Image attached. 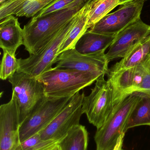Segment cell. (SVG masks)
Masks as SVG:
<instances>
[{
	"label": "cell",
	"mask_w": 150,
	"mask_h": 150,
	"mask_svg": "<svg viewBox=\"0 0 150 150\" xmlns=\"http://www.w3.org/2000/svg\"><path fill=\"white\" fill-rule=\"evenodd\" d=\"M0 21V47L3 51L16 55L18 48L23 44V29L14 15L8 16Z\"/></svg>",
	"instance_id": "14"
},
{
	"label": "cell",
	"mask_w": 150,
	"mask_h": 150,
	"mask_svg": "<svg viewBox=\"0 0 150 150\" xmlns=\"http://www.w3.org/2000/svg\"><path fill=\"white\" fill-rule=\"evenodd\" d=\"M7 1V0H0V4L5 2Z\"/></svg>",
	"instance_id": "29"
},
{
	"label": "cell",
	"mask_w": 150,
	"mask_h": 150,
	"mask_svg": "<svg viewBox=\"0 0 150 150\" xmlns=\"http://www.w3.org/2000/svg\"><path fill=\"white\" fill-rule=\"evenodd\" d=\"M115 36L95 33L88 30L77 41L75 49L84 54L105 52L112 45Z\"/></svg>",
	"instance_id": "16"
},
{
	"label": "cell",
	"mask_w": 150,
	"mask_h": 150,
	"mask_svg": "<svg viewBox=\"0 0 150 150\" xmlns=\"http://www.w3.org/2000/svg\"><path fill=\"white\" fill-rule=\"evenodd\" d=\"M141 126H150V96L143 93L130 114L125 133L130 129Z\"/></svg>",
	"instance_id": "18"
},
{
	"label": "cell",
	"mask_w": 150,
	"mask_h": 150,
	"mask_svg": "<svg viewBox=\"0 0 150 150\" xmlns=\"http://www.w3.org/2000/svg\"><path fill=\"white\" fill-rule=\"evenodd\" d=\"M107 80L113 89V109L134 93L150 96V54L134 67L112 71L109 70Z\"/></svg>",
	"instance_id": "3"
},
{
	"label": "cell",
	"mask_w": 150,
	"mask_h": 150,
	"mask_svg": "<svg viewBox=\"0 0 150 150\" xmlns=\"http://www.w3.org/2000/svg\"><path fill=\"white\" fill-rule=\"evenodd\" d=\"M144 0H138L124 4L92 26L89 30L104 35L116 36L132 23L141 18Z\"/></svg>",
	"instance_id": "10"
},
{
	"label": "cell",
	"mask_w": 150,
	"mask_h": 150,
	"mask_svg": "<svg viewBox=\"0 0 150 150\" xmlns=\"http://www.w3.org/2000/svg\"><path fill=\"white\" fill-rule=\"evenodd\" d=\"M150 36L130 49L121 60L109 70L115 71L134 67L142 62L150 54Z\"/></svg>",
	"instance_id": "17"
},
{
	"label": "cell",
	"mask_w": 150,
	"mask_h": 150,
	"mask_svg": "<svg viewBox=\"0 0 150 150\" xmlns=\"http://www.w3.org/2000/svg\"><path fill=\"white\" fill-rule=\"evenodd\" d=\"M19 113L16 99L0 106V150H14L19 143Z\"/></svg>",
	"instance_id": "13"
},
{
	"label": "cell",
	"mask_w": 150,
	"mask_h": 150,
	"mask_svg": "<svg viewBox=\"0 0 150 150\" xmlns=\"http://www.w3.org/2000/svg\"><path fill=\"white\" fill-rule=\"evenodd\" d=\"M34 0H7L0 4V20L10 15H16Z\"/></svg>",
	"instance_id": "23"
},
{
	"label": "cell",
	"mask_w": 150,
	"mask_h": 150,
	"mask_svg": "<svg viewBox=\"0 0 150 150\" xmlns=\"http://www.w3.org/2000/svg\"><path fill=\"white\" fill-rule=\"evenodd\" d=\"M141 94H131L112 109L103 126L97 129L94 137L96 150H114L119 137L126 134L125 128L129 116Z\"/></svg>",
	"instance_id": "4"
},
{
	"label": "cell",
	"mask_w": 150,
	"mask_h": 150,
	"mask_svg": "<svg viewBox=\"0 0 150 150\" xmlns=\"http://www.w3.org/2000/svg\"><path fill=\"white\" fill-rule=\"evenodd\" d=\"M150 36V25L141 18L129 25L115 36L106 54L108 62L124 57L135 46Z\"/></svg>",
	"instance_id": "12"
},
{
	"label": "cell",
	"mask_w": 150,
	"mask_h": 150,
	"mask_svg": "<svg viewBox=\"0 0 150 150\" xmlns=\"http://www.w3.org/2000/svg\"><path fill=\"white\" fill-rule=\"evenodd\" d=\"M59 144L55 145L54 146L52 147V148H51V149H49L48 150H61V149L60 147V146L59 145Z\"/></svg>",
	"instance_id": "28"
},
{
	"label": "cell",
	"mask_w": 150,
	"mask_h": 150,
	"mask_svg": "<svg viewBox=\"0 0 150 150\" xmlns=\"http://www.w3.org/2000/svg\"><path fill=\"white\" fill-rule=\"evenodd\" d=\"M78 12L37 53L30 55L26 59H17L18 69L17 72L24 73L37 78L52 69L53 65L55 64L60 46L75 23Z\"/></svg>",
	"instance_id": "6"
},
{
	"label": "cell",
	"mask_w": 150,
	"mask_h": 150,
	"mask_svg": "<svg viewBox=\"0 0 150 150\" xmlns=\"http://www.w3.org/2000/svg\"><path fill=\"white\" fill-rule=\"evenodd\" d=\"M105 75L96 81L95 86L88 96H85L82 103L83 113L89 122L97 129L103 126L112 111L113 89Z\"/></svg>",
	"instance_id": "7"
},
{
	"label": "cell",
	"mask_w": 150,
	"mask_h": 150,
	"mask_svg": "<svg viewBox=\"0 0 150 150\" xmlns=\"http://www.w3.org/2000/svg\"><path fill=\"white\" fill-rule=\"evenodd\" d=\"M89 134L85 126L78 125L59 143L61 150H87Z\"/></svg>",
	"instance_id": "19"
},
{
	"label": "cell",
	"mask_w": 150,
	"mask_h": 150,
	"mask_svg": "<svg viewBox=\"0 0 150 150\" xmlns=\"http://www.w3.org/2000/svg\"><path fill=\"white\" fill-rule=\"evenodd\" d=\"M18 62L16 55H13L6 51H3L0 66V78L5 80L17 71Z\"/></svg>",
	"instance_id": "22"
},
{
	"label": "cell",
	"mask_w": 150,
	"mask_h": 150,
	"mask_svg": "<svg viewBox=\"0 0 150 150\" xmlns=\"http://www.w3.org/2000/svg\"><path fill=\"white\" fill-rule=\"evenodd\" d=\"M72 97L46 98L20 124L19 143L40 132L68 105Z\"/></svg>",
	"instance_id": "9"
},
{
	"label": "cell",
	"mask_w": 150,
	"mask_h": 150,
	"mask_svg": "<svg viewBox=\"0 0 150 150\" xmlns=\"http://www.w3.org/2000/svg\"><path fill=\"white\" fill-rule=\"evenodd\" d=\"M105 52L84 54L78 52L75 48L69 49L57 57L55 68L107 74L109 62Z\"/></svg>",
	"instance_id": "11"
},
{
	"label": "cell",
	"mask_w": 150,
	"mask_h": 150,
	"mask_svg": "<svg viewBox=\"0 0 150 150\" xmlns=\"http://www.w3.org/2000/svg\"><path fill=\"white\" fill-rule=\"evenodd\" d=\"M16 101L20 124L46 98L45 88L38 79L16 72L8 79Z\"/></svg>",
	"instance_id": "5"
},
{
	"label": "cell",
	"mask_w": 150,
	"mask_h": 150,
	"mask_svg": "<svg viewBox=\"0 0 150 150\" xmlns=\"http://www.w3.org/2000/svg\"><path fill=\"white\" fill-rule=\"evenodd\" d=\"M91 1L92 0H87L82 8L79 11L75 23L60 46L58 52V56L67 50L75 48L77 41L89 30L88 18Z\"/></svg>",
	"instance_id": "15"
},
{
	"label": "cell",
	"mask_w": 150,
	"mask_h": 150,
	"mask_svg": "<svg viewBox=\"0 0 150 150\" xmlns=\"http://www.w3.org/2000/svg\"><path fill=\"white\" fill-rule=\"evenodd\" d=\"M54 1L55 0H34L25 6L15 16L17 17H33Z\"/></svg>",
	"instance_id": "24"
},
{
	"label": "cell",
	"mask_w": 150,
	"mask_h": 150,
	"mask_svg": "<svg viewBox=\"0 0 150 150\" xmlns=\"http://www.w3.org/2000/svg\"><path fill=\"white\" fill-rule=\"evenodd\" d=\"M119 0H92L88 18L89 29L119 5Z\"/></svg>",
	"instance_id": "20"
},
{
	"label": "cell",
	"mask_w": 150,
	"mask_h": 150,
	"mask_svg": "<svg viewBox=\"0 0 150 150\" xmlns=\"http://www.w3.org/2000/svg\"><path fill=\"white\" fill-rule=\"evenodd\" d=\"M76 1L77 0H55L42 9L33 17H41L50 13L66 8L69 7Z\"/></svg>",
	"instance_id": "25"
},
{
	"label": "cell",
	"mask_w": 150,
	"mask_h": 150,
	"mask_svg": "<svg viewBox=\"0 0 150 150\" xmlns=\"http://www.w3.org/2000/svg\"><path fill=\"white\" fill-rule=\"evenodd\" d=\"M138 1V0H119V5H123L128 3L134 1ZM145 1V0H144Z\"/></svg>",
	"instance_id": "27"
},
{
	"label": "cell",
	"mask_w": 150,
	"mask_h": 150,
	"mask_svg": "<svg viewBox=\"0 0 150 150\" xmlns=\"http://www.w3.org/2000/svg\"><path fill=\"white\" fill-rule=\"evenodd\" d=\"M125 135V134H123L120 136L113 150H125L123 149V148H122Z\"/></svg>",
	"instance_id": "26"
},
{
	"label": "cell",
	"mask_w": 150,
	"mask_h": 150,
	"mask_svg": "<svg viewBox=\"0 0 150 150\" xmlns=\"http://www.w3.org/2000/svg\"><path fill=\"white\" fill-rule=\"evenodd\" d=\"M61 141L44 140L38 133L18 143L14 150H48L59 144Z\"/></svg>",
	"instance_id": "21"
},
{
	"label": "cell",
	"mask_w": 150,
	"mask_h": 150,
	"mask_svg": "<svg viewBox=\"0 0 150 150\" xmlns=\"http://www.w3.org/2000/svg\"><path fill=\"white\" fill-rule=\"evenodd\" d=\"M102 75L54 67L36 78L44 85L47 97L60 98L73 97L82 89L92 84Z\"/></svg>",
	"instance_id": "2"
},
{
	"label": "cell",
	"mask_w": 150,
	"mask_h": 150,
	"mask_svg": "<svg viewBox=\"0 0 150 150\" xmlns=\"http://www.w3.org/2000/svg\"><path fill=\"white\" fill-rule=\"evenodd\" d=\"M84 92H80L71 98L68 105L40 132L41 139L46 141H60L65 137L75 127L80 125L82 103Z\"/></svg>",
	"instance_id": "8"
},
{
	"label": "cell",
	"mask_w": 150,
	"mask_h": 150,
	"mask_svg": "<svg viewBox=\"0 0 150 150\" xmlns=\"http://www.w3.org/2000/svg\"><path fill=\"white\" fill-rule=\"evenodd\" d=\"M87 0H77L66 8L41 17H33L23 26L25 49L30 55L37 53L81 9Z\"/></svg>",
	"instance_id": "1"
},
{
	"label": "cell",
	"mask_w": 150,
	"mask_h": 150,
	"mask_svg": "<svg viewBox=\"0 0 150 150\" xmlns=\"http://www.w3.org/2000/svg\"></svg>",
	"instance_id": "30"
}]
</instances>
